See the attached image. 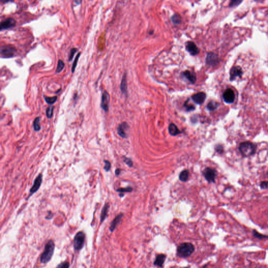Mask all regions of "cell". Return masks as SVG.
Wrapping results in <instances>:
<instances>
[{
    "label": "cell",
    "instance_id": "21",
    "mask_svg": "<svg viewBox=\"0 0 268 268\" xmlns=\"http://www.w3.org/2000/svg\"><path fill=\"white\" fill-rule=\"evenodd\" d=\"M109 207H110L109 204L108 203H106L102 209L101 215V223L103 222L104 220H105L107 217Z\"/></svg>",
    "mask_w": 268,
    "mask_h": 268
},
{
    "label": "cell",
    "instance_id": "15",
    "mask_svg": "<svg viewBox=\"0 0 268 268\" xmlns=\"http://www.w3.org/2000/svg\"><path fill=\"white\" fill-rule=\"evenodd\" d=\"M128 128H129V125L125 122H124L119 125V127L117 129V132L119 135L120 137H122V138H126L127 137V135L126 133V131Z\"/></svg>",
    "mask_w": 268,
    "mask_h": 268
},
{
    "label": "cell",
    "instance_id": "1",
    "mask_svg": "<svg viewBox=\"0 0 268 268\" xmlns=\"http://www.w3.org/2000/svg\"><path fill=\"white\" fill-rule=\"evenodd\" d=\"M257 149V145L250 141L242 142L239 145V151L244 157L252 156L256 153Z\"/></svg>",
    "mask_w": 268,
    "mask_h": 268
},
{
    "label": "cell",
    "instance_id": "31",
    "mask_svg": "<svg viewBox=\"0 0 268 268\" xmlns=\"http://www.w3.org/2000/svg\"><path fill=\"white\" fill-rule=\"evenodd\" d=\"M81 53H79L76 56V58H75V59H74V62L73 63V66H72V69H71V71H72V73H73L74 72V70H75V69H76V67H77V63L78 60H79V58L80 56Z\"/></svg>",
    "mask_w": 268,
    "mask_h": 268
},
{
    "label": "cell",
    "instance_id": "33",
    "mask_svg": "<svg viewBox=\"0 0 268 268\" xmlns=\"http://www.w3.org/2000/svg\"><path fill=\"white\" fill-rule=\"evenodd\" d=\"M70 266V264L68 261L63 262L59 265L56 268H69Z\"/></svg>",
    "mask_w": 268,
    "mask_h": 268
},
{
    "label": "cell",
    "instance_id": "9",
    "mask_svg": "<svg viewBox=\"0 0 268 268\" xmlns=\"http://www.w3.org/2000/svg\"><path fill=\"white\" fill-rule=\"evenodd\" d=\"M42 181H43V175L40 173L35 179L34 181V184H33L32 187L30 189V195L31 196L38 191L40 187V186H41Z\"/></svg>",
    "mask_w": 268,
    "mask_h": 268
},
{
    "label": "cell",
    "instance_id": "22",
    "mask_svg": "<svg viewBox=\"0 0 268 268\" xmlns=\"http://www.w3.org/2000/svg\"><path fill=\"white\" fill-rule=\"evenodd\" d=\"M252 235L255 238L258 239L259 240H263V239H268V235L261 234L260 233H259L256 229H253L252 230Z\"/></svg>",
    "mask_w": 268,
    "mask_h": 268
},
{
    "label": "cell",
    "instance_id": "39",
    "mask_svg": "<svg viewBox=\"0 0 268 268\" xmlns=\"http://www.w3.org/2000/svg\"><path fill=\"white\" fill-rule=\"evenodd\" d=\"M241 2H242V1H232L231 3H230L229 7H235L236 5H238L239 4H240Z\"/></svg>",
    "mask_w": 268,
    "mask_h": 268
},
{
    "label": "cell",
    "instance_id": "7",
    "mask_svg": "<svg viewBox=\"0 0 268 268\" xmlns=\"http://www.w3.org/2000/svg\"><path fill=\"white\" fill-rule=\"evenodd\" d=\"M109 103H110V95L106 91H104L103 92L101 97V107L105 112H108L109 109Z\"/></svg>",
    "mask_w": 268,
    "mask_h": 268
},
{
    "label": "cell",
    "instance_id": "4",
    "mask_svg": "<svg viewBox=\"0 0 268 268\" xmlns=\"http://www.w3.org/2000/svg\"><path fill=\"white\" fill-rule=\"evenodd\" d=\"M85 239L86 235L83 232H79L76 234L73 241V246L75 250L79 251L82 248L84 245Z\"/></svg>",
    "mask_w": 268,
    "mask_h": 268
},
{
    "label": "cell",
    "instance_id": "13",
    "mask_svg": "<svg viewBox=\"0 0 268 268\" xmlns=\"http://www.w3.org/2000/svg\"><path fill=\"white\" fill-rule=\"evenodd\" d=\"M206 95L204 92H201L194 94L192 96V99L195 103L201 105L205 100Z\"/></svg>",
    "mask_w": 268,
    "mask_h": 268
},
{
    "label": "cell",
    "instance_id": "38",
    "mask_svg": "<svg viewBox=\"0 0 268 268\" xmlns=\"http://www.w3.org/2000/svg\"><path fill=\"white\" fill-rule=\"evenodd\" d=\"M124 161L126 163L127 165H128L129 167L133 166V162H132V160L130 159H129V158H124Z\"/></svg>",
    "mask_w": 268,
    "mask_h": 268
},
{
    "label": "cell",
    "instance_id": "24",
    "mask_svg": "<svg viewBox=\"0 0 268 268\" xmlns=\"http://www.w3.org/2000/svg\"><path fill=\"white\" fill-rule=\"evenodd\" d=\"M189 176V172L188 170H184L182 171L180 174L179 179L182 182H186L187 181Z\"/></svg>",
    "mask_w": 268,
    "mask_h": 268
},
{
    "label": "cell",
    "instance_id": "14",
    "mask_svg": "<svg viewBox=\"0 0 268 268\" xmlns=\"http://www.w3.org/2000/svg\"><path fill=\"white\" fill-rule=\"evenodd\" d=\"M242 74V69L238 67L232 68L230 71V80H233L238 77H241Z\"/></svg>",
    "mask_w": 268,
    "mask_h": 268
},
{
    "label": "cell",
    "instance_id": "19",
    "mask_svg": "<svg viewBox=\"0 0 268 268\" xmlns=\"http://www.w3.org/2000/svg\"><path fill=\"white\" fill-rule=\"evenodd\" d=\"M120 89L123 94L126 95L127 93V82L126 75L125 73L124 74L122 78V81L120 83Z\"/></svg>",
    "mask_w": 268,
    "mask_h": 268
},
{
    "label": "cell",
    "instance_id": "26",
    "mask_svg": "<svg viewBox=\"0 0 268 268\" xmlns=\"http://www.w3.org/2000/svg\"><path fill=\"white\" fill-rule=\"evenodd\" d=\"M171 21L174 24H180L181 22V17L179 14H174L171 17Z\"/></svg>",
    "mask_w": 268,
    "mask_h": 268
},
{
    "label": "cell",
    "instance_id": "8",
    "mask_svg": "<svg viewBox=\"0 0 268 268\" xmlns=\"http://www.w3.org/2000/svg\"><path fill=\"white\" fill-rule=\"evenodd\" d=\"M16 25V21L13 18L8 17L1 21L0 24V30H7L8 28H12Z\"/></svg>",
    "mask_w": 268,
    "mask_h": 268
},
{
    "label": "cell",
    "instance_id": "37",
    "mask_svg": "<svg viewBox=\"0 0 268 268\" xmlns=\"http://www.w3.org/2000/svg\"><path fill=\"white\" fill-rule=\"evenodd\" d=\"M132 189L131 188H120L117 190V192H131Z\"/></svg>",
    "mask_w": 268,
    "mask_h": 268
},
{
    "label": "cell",
    "instance_id": "32",
    "mask_svg": "<svg viewBox=\"0 0 268 268\" xmlns=\"http://www.w3.org/2000/svg\"><path fill=\"white\" fill-rule=\"evenodd\" d=\"M260 188L262 190H266L268 189V181H262L260 183Z\"/></svg>",
    "mask_w": 268,
    "mask_h": 268
},
{
    "label": "cell",
    "instance_id": "5",
    "mask_svg": "<svg viewBox=\"0 0 268 268\" xmlns=\"http://www.w3.org/2000/svg\"><path fill=\"white\" fill-rule=\"evenodd\" d=\"M1 57L5 58L13 57L16 54V50L12 46H3L0 48Z\"/></svg>",
    "mask_w": 268,
    "mask_h": 268
},
{
    "label": "cell",
    "instance_id": "27",
    "mask_svg": "<svg viewBox=\"0 0 268 268\" xmlns=\"http://www.w3.org/2000/svg\"><path fill=\"white\" fill-rule=\"evenodd\" d=\"M44 98L46 103H48V104H50V105H52L53 104H54L57 100V96H54L53 97H48V96H44Z\"/></svg>",
    "mask_w": 268,
    "mask_h": 268
},
{
    "label": "cell",
    "instance_id": "10",
    "mask_svg": "<svg viewBox=\"0 0 268 268\" xmlns=\"http://www.w3.org/2000/svg\"><path fill=\"white\" fill-rule=\"evenodd\" d=\"M206 63L209 66H214L219 63V57L215 53H209L206 58Z\"/></svg>",
    "mask_w": 268,
    "mask_h": 268
},
{
    "label": "cell",
    "instance_id": "17",
    "mask_svg": "<svg viewBox=\"0 0 268 268\" xmlns=\"http://www.w3.org/2000/svg\"><path fill=\"white\" fill-rule=\"evenodd\" d=\"M123 214L120 213L116 217H115V219H114V220L111 223L110 227V232H113L114 231L115 228L117 227V225L120 223V220L123 217Z\"/></svg>",
    "mask_w": 268,
    "mask_h": 268
},
{
    "label": "cell",
    "instance_id": "18",
    "mask_svg": "<svg viewBox=\"0 0 268 268\" xmlns=\"http://www.w3.org/2000/svg\"><path fill=\"white\" fill-rule=\"evenodd\" d=\"M166 259V255H164V254H160V255H157L155 261L153 262V265L156 266H159V267H162L165 263Z\"/></svg>",
    "mask_w": 268,
    "mask_h": 268
},
{
    "label": "cell",
    "instance_id": "34",
    "mask_svg": "<svg viewBox=\"0 0 268 268\" xmlns=\"http://www.w3.org/2000/svg\"><path fill=\"white\" fill-rule=\"evenodd\" d=\"M78 49L76 48H73L70 50V52L69 54V61H71L73 59V57L74 56V54L77 51Z\"/></svg>",
    "mask_w": 268,
    "mask_h": 268
},
{
    "label": "cell",
    "instance_id": "25",
    "mask_svg": "<svg viewBox=\"0 0 268 268\" xmlns=\"http://www.w3.org/2000/svg\"><path fill=\"white\" fill-rule=\"evenodd\" d=\"M219 106V103L215 101H211L209 102L207 106V108L210 111H213L215 110Z\"/></svg>",
    "mask_w": 268,
    "mask_h": 268
},
{
    "label": "cell",
    "instance_id": "20",
    "mask_svg": "<svg viewBox=\"0 0 268 268\" xmlns=\"http://www.w3.org/2000/svg\"><path fill=\"white\" fill-rule=\"evenodd\" d=\"M169 132L172 136H176L181 133V131L178 129V127L173 123L170 124L169 126Z\"/></svg>",
    "mask_w": 268,
    "mask_h": 268
},
{
    "label": "cell",
    "instance_id": "2",
    "mask_svg": "<svg viewBox=\"0 0 268 268\" xmlns=\"http://www.w3.org/2000/svg\"><path fill=\"white\" fill-rule=\"evenodd\" d=\"M195 248L191 242H183L178 246L176 249V255L182 258L190 257L194 252Z\"/></svg>",
    "mask_w": 268,
    "mask_h": 268
},
{
    "label": "cell",
    "instance_id": "12",
    "mask_svg": "<svg viewBox=\"0 0 268 268\" xmlns=\"http://www.w3.org/2000/svg\"><path fill=\"white\" fill-rule=\"evenodd\" d=\"M223 99L224 101L227 103H232L235 100V93L231 89H228L224 92L223 96Z\"/></svg>",
    "mask_w": 268,
    "mask_h": 268
},
{
    "label": "cell",
    "instance_id": "29",
    "mask_svg": "<svg viewBox=\"0 0 268 268\" xmlns=\"http://www.w3.org/2000/svg\"><path fill=\"white\" fill-rule=\"evenodd\" d=\"M54 107L52 106H50L49 107L46 109V114L47 117L48 119H51L53 115V111H54Z\"/></svg>",
    "mask_w": 268,
    "mask_h": 268
},
{
    "label": "cell",
    "instance_id": "23",
    "mask_svg": "<svg viewBox=\"0 0 268 268\" xmlns=\"http://www.w3.org/2000/svg\"><path fill=\"white\" fill-rule=\"evenodd\" d=\"M40 117H37L35 119L33 122L34 129L36 132H39L41 129V125L40 124Z\"/></svg>",
    "mask_w": 268,
    "mask_h": 268
},
{
    "label": "cell",
    "instance_id": "41",
    "mask_svg": "<svg viewBox=\"0 0 268 268\" xmlns=\"http://www.w3.org/2000/svg\"><path fill=\"white\" fill-rule=\"evenodd\" d=\"M120 169H117L116 170V171H115V174L116 175V176H119V174H120Z\"/></svg>",
    "mask_w": 268,
    "mask_h": 268
},
{
    "label": "cell",
    "instance_id": "40",
    "mask_svg": "<svg viewBox=\"0 0 268 268\" xmlns=\"http://www.w3.org/2000/svg\"><path fill=\"white\" fill-rule=\"evenodd\" d=\"M53 217V214L51 213V212H49V214H48V216L46 217V219H52V217Z\"/></svg>",
    "mask_w": 268,
    "mask_h": 268
},
{
    "label": "cell",
    "instance_id": "36",
    "mask_svg": "<svg viewBox=\"0 0 268 268\" xmlns=\"http://www.w3.org/2000/svg\"><path fill=\"white\" fill-rule=\"evenodd\" d=\"M184 106L186 107L187 111H191V110H195V107L194 106L191 105V104H188V101L186 102L184 104Z\"/></svg>",
    "mask_w": 268,
    "mask_h": 268
},
{
    "label": "cell",
    "instance_id": "42",
    "mask_svg": "<svg viewBox=\"0 0 268 268\" xmlns=\"http://www.w3.org/2000/svg\"></svg>",
    "mask_w": 268,
    "mask_h": 268
},
{
    "label": "cell",
    "instance_id": "35",
    "mask_svg": "<svg viewBox=\"0 0 268 268\" xmlns=\"http://www.w3.org/2000/svg\"><path fill=\"white\" fill-rule=\"evenodd\" d=\"M105 166L104 167V169L105 170L106 172L110 171L111 168V164L110 161L108 160H104Z\"/></svg>",
    "mask_w": 268,
    "mask_h": 268
},
{
    "label": "cell",
    "instance_id": "30",
    "mask_svg": "<svg viewBox=\"0 0 268 268\" xmlns=\"http://www.w3.org/2000/svg\"><path fill=\"white\" fill-rule=\"evenodd\" d=\"M215 150L219 154H223L224 153V147L222 144H217L215 146Z\"/></svg>",
    "mask_w": 268,
    "mask_h": 268
},
{
    "label": "cell",
    "instance_id": "3",
    "mask_svg": "<svg viewBox=\"0 0 268 268\" xmlns=\"http://www.w3.org/2000/svg\"><path fill=\"white\" fill-rule=\"evenodd\" d=\"M54 243L53 240H50L47 243L45 250L40 257V262L42 263H48L51 260L54 252Z\"/></svg>",
    "mask_w": 268,
    "mask_h": 268
},
{
    "label": "cell",
    "instance_id": "11",
    "mask_svg": "<svg viewBox=\"0 0 268 268\" xmlns=\"http://www.w3.org/2000/svg\"><path fill=\"white\" fill-rule=\"evenodd\" d=\"M186 50L192 55L195 56L199 53V49L195 44L192 41H189L186 43Z\"/></svg>",
    "mask_w": 268,
    "mask_h": 268
},
{
    "label": "cell",
    "instance_id": "28",
    "mask_svg": "<svg viewBox=\"0 0 268 268\" xmlns=\"http://www.w3.org/2000/svg\"><path fill=\"white\" fill-rule=\"evenodd\" d=\"M64 63L63 61L61 59L58 60V61L57 66L56 69V73H59L63 70V69L64 68Z\"/></svg>",
    "mask_w": 268,
    "mask_h": 268
},
{
    "label": "cell",
    "instance_id": "16",
    "mask_svg": "<svg viewBox=\"0 0 268 268\" xmlns=\"http://www.w3.org/2000/svg\"><path fill=\"white\" fill-rule=\"evenodd\" d=\"M182 75L192 84L195 83L196 81L195 73H193L189 70H186L182 73Z\"/></svg>",
    "mask_w": 268,
    "mask_h": 268
},
{
    "label": "cell",
    "instance_id": "6",
    "mask_svg": "<svg viewBox=\"0 0 268 268\" xmlns=\"http://www.w3.org/2000/svg\"><path fill=\"white\" fill-rule=\"evenodd\" d=\"M203 175L209 183H215L217 176V171L213 168L207 167L203 171Z\"/></svg>",
    "mask_w": 268,
    "mask_h": 268
}]
</instances>
